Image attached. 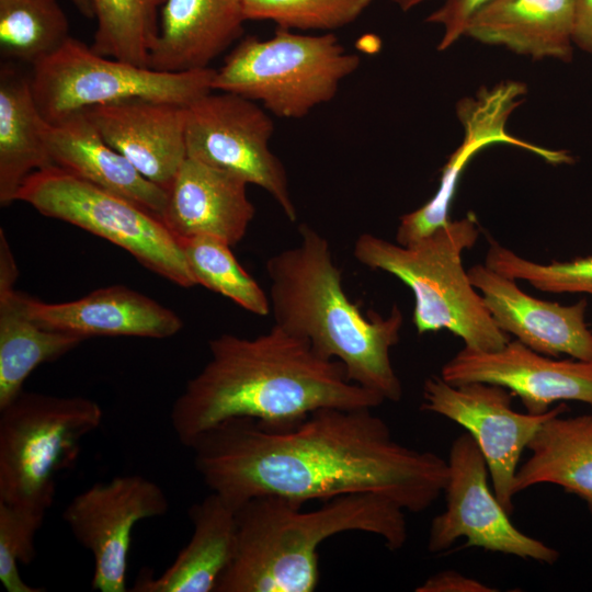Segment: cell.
I'll use <instances>...</instances> for the list:
<instances>
[{"label": "cell", "mask_w": 592, "mask_h": 592, "mask_svg": "<svg viewBox=\"0 0 592 592\" xmlns=\"http://www.w3.org/2000/svg\"><path fill=\"white\" fill-rule=\"evenodd\" d=\"M189 448L203 482L235 509L260 496L305 504L369 493L419 513L447 478V460L397 442L371 408H322L287 429L234 418Z\"/></svg>", "instance_id": "cell-1"}, {"label": "cell", "mask_w": 592, "mask_h": 592, "mask_svg": "<svg viewBox=\"0 0 592 592\" xmlns=\"http://www.w3.org/2000/svg\"><path fill=\"white\" fill-rule=\"evenodd\" d=\"M209 360L175 399L170 421L189 448L203 432L234 418L292 428L322 408H375L378 395L349 380L343 365L277 326L254 338L223 333Z\"/></svg>", "instance_id": "cell-2"}, {"label": "cell", "mask_w": 592, "mask_h": 592, "mask_svg": "<svg viewBox=\"0 0 592 592\" xmlns=\"http://www.w3.org/2000/svg\"><path fill=\"white\" fill-rule=\"evenodd\" d=\"M298 235L297 246L266 261L274 325L339 361L352 383L385 401H399L402 385L390 349L400 339L401 310L394 305L386 317L376 311L365 316L344 293L327 239L307 224Z\"/></svg>", "instance_id": "cell-3"}, {"label": "cell", "mask_w": 592, "mask_h": 592, "mask_svg": "<svg viewBox=\"0 0 592 592\" xmlns=\"http://www.w3.org/2000/svg\"><path fill=\"white\" fill-rule=\"evenodd\" d=\"M277 496L254 497L236 512L237 546L215 592H312L319 582L318 547L344 532L383 539L390 550L407 542L405 510L369 493L323 501L311 511Z\"/></svg>", "instance_id": "cell-4"}, {"label": "cell", "mask_w": 592, "mask_h": 592, "mask_svg": "<svg viewBox=\"0 0 592 592\" xmlns=\"http://www.w3.org/2000/svg\"><path fill=\"white\" fill-rule=\"evenodd\" d=\"M478 236L476 218L469 214L408 246L364 232L355 240L353 255L412 291V321L419 334L446 329L467 348L493 351L504 346L510 335L494 322L462 262L463 252Z\"/></svg>", "instance_id": "cell-5"}, {"label": "cell", "mask_w": 592, "mask_h": 592, "mask_svg": "<svg viewBox=\"0 0 592 592\" xmlns=\"http://www.w3.org/2000/svg\"><path fill=\"white\" fill-rule=\"evenodd\" d=\"M102 419L89 398L25 390L0 409V502L42 526L58 475L75 465Z\"/></svg>", "instance_id": "cell-6"}, {"label": "cell", "mask_w": 592, "mask_h": 592, "mask_svg": "<svg viewBox=\"0 0 592 592\" xmlns=\"http://www.w3.org/2000/svg\"><path fill=\"white\" fill-rule=\"evenodd\" d=\"M360 65L332 33L303 35L277 27L267 39L248 36L215 70L214 91L262 102L273 114L300 118L331 101Z\"/></svg>", "instance_id": "cell-7"}, {"label": "cell", "mask_w": 592, "mask_h": 592, "mask_svg": "<svg viewBox=\"0 0 592 592\" xmlns=\"http://www.w3.org/2000/svg\"><path fill=\"white\" fill-rule=\"evenodd\" d=\"M15 201L107 240L180 287L195 285L177 237L158 216L123 196L50 166L29 175Z\"/></svg>", "instance_id": "cell-8"}, {"label": "cell", "mask_w": 592, "mask_h": 592, "mask_svg": "<svg viewBox=\"0 0 592 592\" xmlns=\"http://www.w3.org/2000/svg\"><path fill=\"white\" fill-rule=\"evenodd\" d=\"M31 86L49 124L86 109L144 98L187 105L212 91L215 69L168 72L95 53L69 37L33 66Z\"/></svg>", "instance_id": "cell-9"}, {"label": "cell", "mask_w": 592, "mask_h": 592, "mask_svg": "<svg viewBox=\"0 0 592 592\" xmlns=\"http://www.w3.org/2000/svg\"><path fill=\"white\" fill-rule=\"evenodd\" d=\"M273 130L255 101L235 93L212 90L186 105L187 157L262 187L295 221L286 170L269 145Z\"/></svg>", "instance_id": "cell-10"}, {"label": "cell", "mask_w": 592, "mask_h": 592, "mask_svg": "<svg viewBox=\"0 0 592 592\" xmlns=\"http://www.w3.org/2000/svg\"><path fill=\"white\" fill-rule=\"evenodd\" d=\"M488 477L486 459L473 436L465 432L455 437L443 489L445 509L431 522L429 553L445 551L465 537L467 547L555 563L559 551L514 526L490 488Z\"/></svg>", "instance_id": "cell-11"}, {"label": "cell", "mask_w": 592, "mask_h": 592, "mask_svg": "<svg viewBox=\"0 0 592 592\" xmlns=\"http://www.w3.org/2000/svg\"><path fill=\"white\" fill-rule=\"evenodd\" d=\"M513 394L487 383L454 386L441 376L425 379L421 409L442 415L459 425L475 440L482 453L494 494L510 514L513 511V485L524 448L549 418L565 413V402L542 414L512 409Z\"/></svg>", "instance_id": "cell-12"}, {"label": "cell", "mask_w": 592, "mask_h": 592, "mask_svg": "<svg viewBox=\"0 0 592 592\" xmlns=\"http://www.w3.org/2000/svg\"><path fill=\"white\" fill-rule=\"evenodd\" d=\"M162 488L140 475L96 482L75 496L62 512L75 539L93 557L92 590L126 592L132 534L143 520L164 515Z\"/></svg>", "instance_id": "cell-13"}, {"label": "cell", "mask_w": 592, "mask_h": 592, "mask_svg": "<svg viewBox=\"0 0 592 592\" xmlns=\"http://www.w3.org/2000/svg\"><path fill=\"white\" fill-rule=\"evenodd\" d=\"M446 383H487L520 397L526 412L542 414L558 401L573 400L592 408V361L559 360L538 353L519 340L493 351L464 345L441 369Z\"/></svg>", "instance_id": "cell-14"}, {"label": "cell", "mask_w": 592, "mask_h": 592, "mask_svg": "<svg viewBox=\"0 0 592 592\" xmlns=\"http://www.w3.org/2000/svg\"><path fill=\"white\" fill-rule=\"evenodd\" d=\"M524 84L501 82L493 88H482L477 96L464 99L457 105V115L464 127V139L442 170L440 186L434 196L418 209L400 217L396 242L402 246L424 238L448 224L449 207L455 195L462 170L482 148L492 144H508L526 149L554 164L570 163L571 157L559 150L533 145L509 134V116L521 103Z\"/></svg>", "instance_id": "cell-15"}, {"label": "cell", "mask_w": 592, "mask_h": 592, "mask_svg": "<svg viewBox=\"0 0 592 592\" xmlns=\"http://www.w3.org/2000/svg\"><path fill=\"white\" fill-rule=\"evenodd\" d=\"M467 272L494 322L505 333L545 355L565 354L592 361V331L585 321V298L561 305L528 295L515 280L486 264H476Z\"/></svg>", "instance_id": "cell-16"}, {"label": "cell", "mask_w": 592, "mask_h": 592, "mask_svg": "<svg viewBox=\"0 0 592 592\" xmlns=\"http://www.w3.org/2000/svg\"><path fill=\"white\" fill-rule=\"evenodd\" d=\"M83 111L110 146L168 192L187 158L186 105L134 98Z\"/></svg>", "instance_id": "cell-17"}, {"label": "cell", "mask_w": 592, "mask_h": 592, "mask_svg": "<svg viewBox=\"0 0 592 592\" xmlns=\"http://www.w3.org/2000/svg\"><path fill=\"white\" fill-rule=\"evenodd\" d=\"M30 316L43 328L83 341L91 337L166 339L181 331L173 310L123 285L98 288L71 301L45 303L25 295Z\"/></svg>", "instance_id": "cell-18"}, {"label": "cell", "mask_w": 592, "mask_h": 592, "mask_svg": "<svg viewBox=\"0 0 592 592\" xmlns=\"http://www.w3.org/2000/svg\"><path fill=\"white\" fill-rule=\"evenodd\" d=\"M243 180L186 158L170 189L160 217L177 237L210 236L236 246L246 235L255 208Z\"/></svg>", "instance_id": "cell-19"}, {"label": "cell", "mask_w": 592, "mask_h": 592, "mask_svg": "<svg viewBox=\"0 0 592 592\" xmlns=\"http://www.w3.org/2000/svg\"><path fill=\"white\" fill-rule=\"evenodd\" d=\"M243 0H164L149 67L181 72L209 64L242 34Z\"/></svg>", "instance_id": "cell-20"}, {"label": "cell", "mask_w": 592, "mask_h": 592, "mask_svg": "<svg viewBox=\"0 0 592 592\" xmlns=\"http://www.w3.org/2000/svg\"><path fill=\"white\" fill-rule=\"evenodd\" d=\"M44 138L54 166L161 217L168 193L110 146L84 111L47 123Z\"/></svg>", "instance_id": "cell-21"}, {"label": "cell", "mask_w": 592, "mask_h": 592, "mask_svg": "<svg viewBox=\"0 0 592 592\" xmlns=\"http://www.w3.org/2000/svg\"><path fill=\"white\" fill-rule=\"evenodd\" d=\"M18 275L13 252L0 228V409L21 395L37 366L64 356L83 341L39 326L27 311L25 294L14 288Z\"/></svg>", "instance_id": "cell-22"}, {"label": "cell", "mask_w": 592, "mask_h": 592, "mask_svg": "<svg viewBox=\"0 0 592 592\" xmlns=\"http://www.w3.org/2000/svg\"><path fill=\"white\" fill-rule=\"evenodd\" d=\"M236 512L214 492L193 504L189 510L193 525L189 543L160 576L153 578L143 571L130 591L215 592L236 553Z\"/></svg>", "instance_id": "cell-23"}, {"label": "cell", "mask_w": 592, "mask_h": 592, "mask_svg": "<svg viewBox=\"0 0 592 592\" xmlns=\"http://www.w3.org/2000/svg\"><path fill=\"white\" fill-rule=\"evenodd\" d=\"M576 0H493L469 20L465 34L533 58L569 59Z\"/></svg>", "instance_id": "cell-24"}, {"label": "cell", "mask_w": 592, "mask_h": 592, "mask_svg": "<svg viewBox=\"0 0 592 592\" xmlns=\"http://www.w3.org/2000/svg\"><path fill=\"white\" fill-rule=\"evenodd\" d=\"M556 414L538 429L519 466L514 496L542 483L562 487L582 499L592 513V414Z\"/></svg>", "instance_id": "cell-25"}, {"label": "cell", "mask_w": 592, "mask_h": 592, "mask_svg": "<svg viewBox=\"0 0 592 592\" xmlns=\"http://www.w3.org/2000/svg\"><path fill=\"white\" fill-rule=\"evenodd\" d=\"M47 122L35 101L30 76L3 65L0 70V204L15 202L24 180L54 166L44 132Z\"/></svg>", "instance_id": "cell-26"}, {"label": "cell", "mask_w": 592, "mask_h": 592, "mask_svg": "<svg viewBox=\"0 0 592 592\" xmlns=\"http://www.w3.org/2000/svg\"><path fill=\"white\" fill-rule=\"evenodd\" d=\"M96 20L92 49L138 66L149 67L164 0H90Z\"/></svg>", "instance_id": "cell-27"}, {"label": "cell", "mask_w": 592, "mask_h": 592, "mask_svg": "<svg viewBox=\"0 0 592 592\" xmlns=\"http://www.w3.org/2000/svg\"><path fill=\"white\" fill-rule=\"evenodd\" d=\"M69 23L58 0H0V52L32 66L68 38Z\"/></svg>", "instance_id": "cell-28"}, {"label": "cell", "mask_w": 592, "mask_h": 592, "mask_svg": "<svg viewBox=\"0 0 592 592\" xmlns=\"http://www.w3.org/2000/svg\"><path fill=\"white\" fill-rule=\"evenodd\" d=\"M177 239L195 285L229 298L251 314L271 312L269 295L239 264L231 246L210 236Z\"/></svg>", "instance_id": "cell-29"}, {"label": "cell", "mask_w": 592, "mask_h": 592, "mask_svg": "<svg viewBox=\"0 0 592 592\" xmlns=\"http://www.w3.org/2000/svg\"><path fill=\"white\" fill-rule=\"evenodd\" d=\"M375 0H243L246 20L286 30L332 31L355 21Z\"/></svg>", "instance_id": "cell-30"}, {"label": "cell", "mask_w": 592, "mask_h": 592, "mask_svg": "<svg viewBox=\"0 0 592 592\" xmlns=\"http://www.w3.org/2000/svg\"><path fill=\"white\" fill-rule=\"evenodd\" d=\"M485 264L512 280L526 281L542 292L592 295V255L542 264L491 241Z\"/></svg>", "instance_id": "cell-31"}, {"label": "cell", "mask_w": 592, "mask_h": 592, "mask_svg": "<svg viewBox=\"0 0 592 592\" xmlns=\"http://www.w3.org/2000/svg\"><path fill=\"white\" fill-rule=\"evenodd\" d=\"M41 525L10 505L0 502V581L8 592H42L27 584L19 563L27 565L35 557V536Z\"/></svg>", "instance_id": "cell-32"}, {"label": "cell", "mask_w": 592, "mask_h": 592, "mask_svg": "<svg viewBox=\"0 0 592 592\" xmlns=\"http://www.w3.org/2000/svg\"><path fill=\"white\" fill-rule=\"evenodd\" d=\"M493 0H446V3L431 13L426 21L444 27L439 49H447L463 34L469 20L486 4Z\"/></svg>", "instance_id": "cell-33"}, {"label": "cell", "mask_w": 592, "mask_h": 592, "mask_svg": "<svg viewBox=\"0 0 592 592\" xmlns=\"http://www.w3.org/2000/svg\"><path fill=\"white\" fill-rule=\"evenodd\" d=\"M418 592H493L488 584L456 570L440 571L417 587Z\"/></svg>", "instance_id": "cell-34"}, {"label": "cell", "mask_w": 592, "mask_h": 592, "mask_svg": "<svg viewBox=\"0 0 592 592\" xmlns=\"http://www.w3.org/2000/svg\"><path fill=\"white\" fill-rule=\"evenodd\" d=\"M572 41L592 55V0H576Z\"/></svg>", "instance_id": "cell-35"}, {"label": "cell", "mask_w": 592, "mask_h": 592, "mask_svg": "<svg viewBox=\"0 0 592 592\" xmlns=\"http://www.w3.org/2000/svg\"><path fill=\"white\" fill-rule=\"evenodd\" d=\"M77 10L86 18H93V9L90 0H69Z\"/></svg>", "instance_id": "cell-36"}, {"label": "cell", "mask_w": 592, "mask_h": 592, "mask_svg": "<svg viewBox=\"0 0 592 592\" xmlns=\"http://www.w3.org/2000/svg\"><path fill=\"white\" fill-rule=\"evenodd\" d=\"M401 10L407 11L426 0H394Z\"/></svg>", "instance_id": "cell-37"}]
</instances>
